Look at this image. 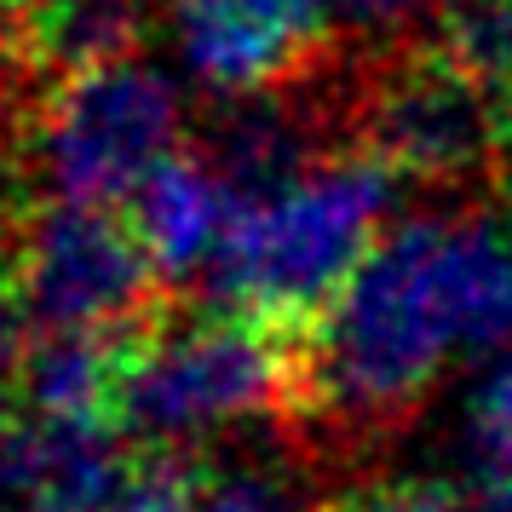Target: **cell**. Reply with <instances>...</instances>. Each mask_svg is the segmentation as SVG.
Here are the masks:
<instances>
[{
  "label": "cell",
  "mask_w": 512,
  "mask_h": 512,
  "mask_svg": "<svg viewBox=\"0 0 512 512\" xmlns=\"http://www.w3.org/2000/svg\"><path fill=\"white\" fill-rule=\"evenodd\" d=\"M512 351V219L415 213L380 236L311 334V397L340 426H392L461 357Z\"/></svg>",
  "instance_id": "6da1fadb"
},
{
  "label": "cell",
  "mask_w": 512,
  "mask_h": 512,
  "mask_svg": "<svg viewBox=\"0 0 512 512\" xmlns=\"http://www.w3.org/2000/svg\"><path fill=\"white\" fill-rule=\"evenodd\" d=\"M397 173L380 156H311L300 173L248 190L213 265L225 311L254 323L323 317L392 231Z\"/></svg>",
  "instance_id": "7a4b0ae2"
},
{
  "label": "cell",
  "mask_w": 512,
  "mask_h": 512,
  "mask_svg": "<svg viewBox=\"0 0 512 512\" xmlns=\"http://www.w3.org/2000/svg\"><path fill=\"white\" fill-rule=\"evenodd\" d=\"M185 150V87L150 58H116L58 75L29 127V167L47 202L116 208L133 202Z\"/></svg>",
  "instance_id": "3957f363"
},
{
  "label": "cell",
  "mask_w": 512,
  "mask_h": 512,
  "mask_svg": "<svg viewBox=\"0 0 512 512\" xmlns=\"http://www.w3.org/2000/svg\"><path fill=\"white\" fill-rule=\"evenodd\" d=\"M288 392V357L271 323L202 311L144 334L121 357L116 420L144 443H208L254 426Z\"/></svg>",
  "instance_id": "277c9868"
},
{
  "label": "cell",
  "mask_w": 512,
  "mask_h": 512,
  "mask_svg": "<svg viewBox=\"0 0 512 512\" xmlns=\"http://www.w3.org/2000/svg\"><path fill=\"white\" fill-rule=\"evenodd\" d=\"M150 259L127 219L104 208L47 202L29 213L12 254V294L41 334L75 340H116L144 311L150 294Z\"/></svg>",
  "instance_id": "5b68a950"
},
{
  "label": "cell",
  "mask_w": 512,
  "mask_h": 512,
  "mask_svg": "<svg viewBox=\"0 0 512 512\" xmlns=\"http://www.w3.org/2000/svg\"><path fill=\"white\" fill-rule=\"evenodd\" d=\"M179 70L225 104L271 98L311 64L334 24V0H162Z\"/></svg>",
  "instance_id": "8992f818"
},
{
  "label": "cell",
  "mask_w": 512,
  "mask_h": 512,
  "mask_svg": "<svg viewBox=\"0 0 512 512\" xmlns=\"http://www.w3.org/2000/svg\"><path fill=\"white\" fill-rule=\"evenodd\" d=\"M363 133H369V156L426 185H461L484 173L501 150L495 98L472 87L461 70H449L438 52L392 70L374 87Z\"/></svg>",
  "instance_id": "52a82bcc"
},
{
  "label": "cell",
  "mask_w": 512,
  "mask_h": 512,
  "mask_svg": "<svg viewBox=\"0 0 512 512\" xmlns=\"http://www.w3.org/2000/svg\"><path fill=\"white\" fill-rule=\"evenodd\" d=\"M133 236H139L150 271L167 282L213 277V265L231 242V225L242 213V185L202 150H179L150 185L127 202Z\"/></svg>",
  "instance_id": "ba28073f"
},
{
  "label": "cell",
  "mask_w": 512,
  "mask_h": 512,
  "mask_svg": "<svg viewBox=\"0 0 512 512\" xmlns=\"http://www.w3.org/2000/svg\"><path fill=\"white\" fill-rule=\"evenodd\" d=\"M127 461L110 438V426H75V420L18 415L0 420V501L47 507L75 489H93Z\"/></svg>",
  "instance_id": "9c48e42d"
},
{
  "label": "cell",
  "mask_w": 512,
  "mask_h": 512,
  "mask_svg": "<svg viewBox=\"0 0 512 512\" xmlns=\"http://www.w3.org/2000/svg\"><path fill=\"white\" fill-rule=\"evenodd\" d=\"M24 41L29 52L52 70H98L133 58L150 18V0H29L24 12Z\"/></svg>",
  "instance_id": "30bf717a"
},
{
  "label": "cell",
  "mask_w": 512,
  "mask_h": 512,
  "mask_svg": "<svg viewBox=\"0 0 512 512\" xmlns=\"http://www.w3.org/2000/svg\"><path fill=\"white\" fill-rule=\"evenodd\" d=\"M121 357L110 340H75L52 334L29 351L24 369V409L47 420H75V426H110L121 397Z\"/></svg>",
  "instance_id": "8fae6325"
},
{
  "label": "cell",
  "mask_w": 512,
  "mask_h": 512,
  "mask_svg": "<svg viewBox=\"0 0 512 512\" xmlns=\"http://www.w3.org/2000/svg\"><path fill=\"white\" fill-rule=\"evenodd\" d=\"M461 455L472 484L512 512V351L489 357L461 403Z\"/></svg>",
  "instance_id": "7c38bea8"
},
{
  "label": "cell",
  "mask_w": 512,
  "mask_h": 512,
  "mask_svg": "<svg viewBox=\"0 0 512 512\" xmlns=\"http://www.w3.org/2000/svg\"><path fill=\"white\" fill-rule=\"evenodd\" d=\"M438 58L495 104L512 98V0H455L438 24Z\"/></svg>",
  "instance_id": "4fadbf2b"
},
{
  "label": "cell",
  "mask_w": 512,
  "mask_h": 512,
  "mask_svg": "<svg viewBox=\"0 0 512 512\" xmlns=\"http://www.w3.org/2000/svg\"><path fill=\"white\" fill-rule=\"evenodd\" d=\"M190 484L167 461H121L110 478H98L93 489H75L64 501L29 512H179Z\"/></svg>",
  "instance_id": "5bb4252c"
},
{
  "label": "cell",
  "mask_w": 512,
  "mask_h": 512,
  "mask_svg": "<svg viewBox=\"0 0 512 512\" xmlns=\"http://www.w3.org/2000/svg\"><path fill=\"white\" fill-rule=\"evenodd\" d=\"M179 512H305V501L282 472L231 466V472H213L202 484H190Z\"/></svg>",
  "instance_id": "9a60e30c"
},
{
  "label": "cell",
  "mask_w": 512,
  "mask_h": 512,
  "mask_svg": "<svg viewBox=\"0 0 512 512\" xmlns=\"http://www.w3.org/2000/svg\"><path fill=\"white\" fill-rule=\"evenodd\" d=\"M340 512H507L478 484H443V478H397V484L357 489Z\"/></svg>",
  "instance_id": "2e32d148"
},
{
  "label": "cell",
  "mask_w": 512,
  "mask_h": 512,
  "mask_svg": "<svg viewBox=\"0 0 512 512\" xmlns=\"http://www.w3.org/2000/svg\"><path fill=\"white\" fill-rule=\"evenodd\" d=\"M449 6L455 0H334V18L363 29V35H403V29L432 24V18L443 24Z\"/></svg>",
  "instance_id": "e0dca14e"
},
{
  "label": "cell",
  "mask_w": 512,
  "mask_h": 512,
  "mask_svg": "<svg viewBox=\"0 0 512 512\" xmlns=\"http://www.w3.org/2000/svg\"><path fill=\"white\" fill-rule=\"evenodd\" d=\"M29 317L12 288H0V397L24 386V369H29Z\"/></svg>",
  "instance_id": "ac0fdd59"
},
{
  "label": "cell",
  "mask_w": 512,
  "mask_h": 512,
  "mask_svg": "<svg viewBox=\"0 0 512 512\" xmlns=\"http://www.w3.org/2000/svg\"><path fill=\"white\" fill-rule=\"evenodd\" d=\"M12 6H18V12H24V6H29V0H12Z\"/></svg>",
  "instance_id": "d6986e66"
},
{
  "label": "cell",
  "mask_w": 512,
  "mask_h": 512,
  "mask_svg": "<svg viewBox=\"0 0 512 512\" xmlns=\"http://www.w3.org/2000/svg\"><path fill=\"white\" fill-rule=\"evenodd\" d=\"M507 219H512V213H507Z\"/></svg>",
  "instance_id": "ffe728a7"
}]
</instances>
